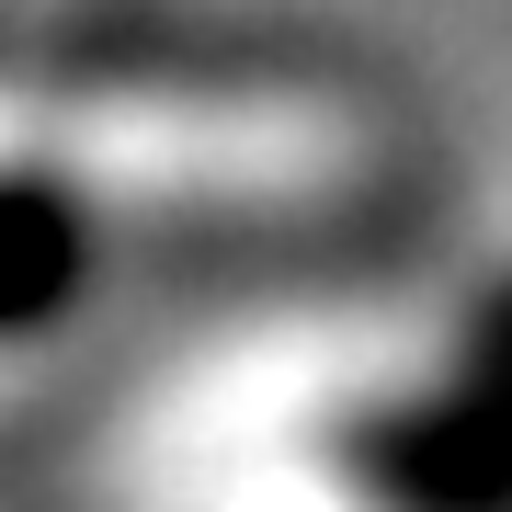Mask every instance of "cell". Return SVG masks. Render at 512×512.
Segmentation results:
<instances>
[{
  "label": "cell",
  "mask_w": 512,
  "mask_h": 512,
  "mask_svg": "<svg viewBox=\"0 0 512 512\" xmlns=\"http://www.w3.org/2000/svg\"><path fill=\"white\" fill-rule=\"evenodd\" d=\"M69 274H80V217H69V194L12 183V194H0V330H12V319H46L57 296H69Z\"/></svg>",
  "instance_id": "1"
}]
</instances>
